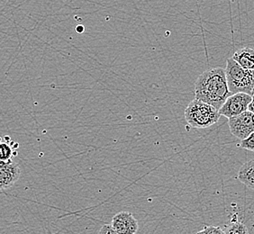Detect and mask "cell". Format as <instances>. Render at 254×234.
<instances>
[{"label": "cell", "mask_w": 254, "mask_h": 234, "mask_svg": "<svg viewBox=\"0 0 254 234\" xmlns=\"http://www.w3.org/2000/svg\"><path fill=\"white\" fill-rule=\"evenodd\" d=\"M113 228L121 234H135L139 225L134 216L129 212H120L113 217Z\"/></svg>", "instance_id": "obj_7"}, {"label": "cell", "mask_w": 254, "mask_h": 234, "mask_svg": "<svg viewBox=\"0 0 254 234\" xmlns=\"http://www.w3.org/2000/svg\"><path fill=\"white\" fill-rule=\"evenodd\" d=\"M195 234H225V231L217 226H205V228Z\"/></svg>", "instance_id": "obj_13"}, {"label": "cell", "mask_w": 254, "mask_h": 234, "mask_svg": "<svg viewBox=\"0 0 254 234\" xmlns=\"http://www.w3.org/2000/svg\"><path fill=\"white\" fill-rule=\"evenodd\" d=\"M252 97H254V92H253V95H252Z\"/></svg>", "instance_id": "obj_16"}, {"label": "cell", "mask_w": 254, "mask_h": 234, "mask_svg": "<svg viewBox=\"0 0 254 234\" xmlns=\"http://www.w3.org/2000/svg\"><path fill=\"white\" fill-rule=\"evenodd\" d=\"M237 177L243 184L254 190V160L241 167Z\"/></svg>", "instance_id": "obj_9"}, {"label": "cell", "mask_w": 254, "mask_h": 234, "mask_svg": "<svg viewBox=\"0 0 254 234\" xmlns=\"http://www.w3.org/2000/svg\"><path fill=\"white\" fill-rule=\"evenodd\" d=\"M252 100L253 97L246 93L233 94L225 100L218 111L221 116L228 119L237 117L248 110V107Z\"/></svg>", "instance_id": "obj_4"}, {"label": "cell", "mask_w": 254, "mask_h": 234, "mask_svg": "<svg viewBox=\"0 0 254 234\" xmlns=\"http://www.w3.org/2000/svg\"><path fill=\"white\" fill-rule=\"evenodd\" d=\"M225 234H249V231L246 225L240 222H235L225 229Z\"/></svg>", "instance_id": "obj_10"}, {"label": "cell", "mask_w": 254, "mask_h": 234, "mask_svg": "<svg viewBox=\"0 0 254 234\" xmlns=\"http://www.w3.org/2000/svg\"><path fill=\"white\" fill-rule=\"evenodd\" d=\"M241 147L245 150L254 152V132L251 133L246 139L241 141Z\"/></svg>", "instance_id": "obj_12"}, {"label": "cell", "mask_w": 254, "mask_h": 234, "mask_svg": "<svg viewBox=\"0 0 254 234\" xmlns=\"http://www.w3.org/2000/svg\"><path fill=\"white\" fill-rule=\"evenodd\" d=\"M230 132L241 141L245 140L254 132V114L250 111L228 119Z\"/></svg>", "instance_id": "obj_5"}, {"label": "cell", "mask_w": 254, "mask_h": 234, "mask_svg": "<svg viewBox=\"0 0 254 234\" xmlns=\"http://www.w3.org/2000/svg\"><path fill=\"white\" fill-rule=\"evenodd\" d=\"M231 95L225 68L218 67L207 69L195 81V99L206 103L217 110Z\"/></svg>", "instance_id": "obj_1"}, {"label": "cell", "mask_w": 254, "mask_h": 234, "mask_svg": "<svg viewBox=\"0 0 254 234\" xmlns=\"http://www.w3.org/2000/svg\"><path fill=\"white\" fill-rule=\"evenodd\" d=\"M98 234H121L114 229L111 225H103L102 228L98 232Z\"/></svg>", "instance_id": "obj_14"}, {"label": "cell", "mask_w": 254, "mask_h": 234, "mask_svg": "<svg viewBox=\"0 0 254 234\" xmlns=\"http://www.w3.org/2000/svg\"><path fill=\"white\" fill-rule=\"evenodd\" d=\"M220 117L216 108L195 98L189 104L185 110L187 122L196 129H205L214 125Z\"/></svg>", "instance_id": "obj_3"}, {"label": "cell", "mask_w": 254, "mask_h": 234, "mask_svg": "<svg viewBox=\"0 0 254 234\" xmlns=\"http://www.w3.org/2000/svg\"><path fill=\"white\" fill-rule=\"evenodd\" d=\"M19 164L12 161H0V191L7 190L19 179Z\"/></svg>", "instance_id": "obj_6"}, {"label": "cell", "mask_w": 254, "mask_h": 234, "mask_svg": "<svg viewBox=\"0 0 254 234\" xmlns=\"http://www.w3.org/2000/svg\"><path fill=\"white\" fill-rule=\"evenodd\" d=\"M230 92L246 93L253 95L254 90V70L243 68L233 58L226 60L225 68Z\"/></svg>", "instance_id": "obj_2"}, {"label": "cell", "mask_w": 254, "mask_h": 234, "mask_svg": "<svg viewBox=\"0 0 254 234\" xmlns=\"http://www.w3.org/2000/svg\"><path fill=\"white\" fill-rule=\"evenodd\" d=\"M248 111L254 114V97H253L252 102L250 103L249 107H248Z\"/></svg>", "instance_id": "obj_15"}, {"label": "cell", "mask_w": 254, "mask_h": 234, "mask_svg": "<svg viewBox=\"0 0 254 234\" xmlns=\"http://www.w3.org/2000/svg\"><path fill=\"white\" fill-rule=\"evenodd\" d=\"M232 58L243 68L254 70V49L244 47L237 50Z\"/></svg>", "instance_id": "obj_8"}, {"label": "cell", "mask_w": 254, "mask_h": 234, "mask_svg": "<svg viewBox=\"0 0 254 234\" xmlns=\"http://www.w3.org/2000/svg\"><path fill=\"white\" fill-rule=\"evenodd\" d=\"M13 151L9 146V144L5 142H0V161H12Z\"/></svg>", "instance_id": "obj_11"}]
</instances>
